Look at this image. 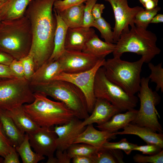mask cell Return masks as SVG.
<instances>
[{"mask_svg":"<svg viewBox=\"0 0 163 163\" xmlns=\"http://www.w3.org/2000/svg\"><path fill=\"white\" fill-rule=\"evenodd\" d=\"M55 0H32L24 14L31 25L32 42L29 53L34 57L35 71L48 60L53 50L56 21L52 11Z\"/></svg>","mask_w":163,"mask_h":163,"instance_id":"obj_1","label":"cell"},{"mask_svg":"<svg viewBox=\"0 0 163 163\" xmlns=\"http://www.w3.org/2000/svg\"><path fill=\"white\" fill-rule=\"evenodd\" d=\"M31 25L25 15L0 24V50L20 60L29 53L32 44Z\"/></svg>","mask_w":163,"mask_h":163,"instance_id":"obj_2","label":"cell"},{"mask_svg":"<svg viewBox=\"0 0 163 163\" xmlns=\"http://www.w3.org/2000/svg\"><path fill=\"white\" fill-rule=\"evenodd\" d=\"M34 95L33 101L23 106L39 126L52 128L67 123L76 117L73 112L63 103L52 101L39 92H34Z\"/></svg>","mask_w":163,"mask_h":163,"instance_id":"obj_3","label":"cell"},{"mask_svg":"<svg viewBox=\"0 0 163 163\" xmlns=\"http://www.w3.org/2000/svg\"><path fill=\"white\" fill-rule=\"evenodd\" d=\"M30 86L34 92L43 94L63 103L78 119L84 120L89 116L84 94L72 83L66 81L54 80L46 84Z\"/></svg>","mask_w":163,"mask_h":163,"instance_id":"obj_4","label":"cell"},{"mask_svg":"<svg viewBox=\"0 0 163 163\" xmlns=\"http://www.w3.org/2000/svg\"><path fill=\"white\" fill-rule=\"evenodd\" d=\"M157 40L155 33L135 26L121 34L113 53V57H120L124 53H133L141 55L144 62L148 63L161 52Z\"/></svg>","mask_w":163,"mask_h":163,"instance_id":"obj_5","label":"cell"},{"mask_svg":"<svg viewBox=\"0 0 163 163\" xmlns=\"http://www.w3.org/2000/svg\"><path fill=\"white\" fill-rule=\"evenodd\" d=\"M144 59L130 62L113 57L105 60L102 67L105 75L111 82L129 94L135 95L140 88L141 73Z\"/></svg>","mask_w":163,"mask_h":163,"instance_id":"obj_6","label":"cell"},{"mask_svg":"<svg viewBox=\"0 0 163 163\" xmlns=\"http://www.w3.org/2000/svg\"><path fill=\"white\" fill-rule=\"evenodd\" d=\"M94 93L96 98L105 99L117 108L121 112L134 109L138 98L110 81L102 66L97 70L94 78Z\"/></svg>","mask_w":163,"mask_h":163,"instance_id":"obj_7","label":"cell"},{"mask_svg":"<svg viewBox=\"0 0 163 163\" xmlns=\"http://www.w3.org/2000/svg\"><path fill=\"white\" fill-rule=\"evenodd\" d=\"M149 77L141 78L140 88L138 96L140 106L135 119L131 123L137 125L146 126L158 133H163V129L158 122L159 117L155 107L159 104L161 97L156 91L149 86Z\"/></svg>","mask_w":163,"mask_h":163,"instance_id":"obj_8","label":"cell"},{"mask_svg":"<svg viewBox=\"0 0 163 163\" xmlns=\"http://www.w3.org/2000/svg\"><path fill=\"white\" fill-rule=\"evenodd\" d=\"M34 92L25 78L0 79V109L10 110L32 103Z\"/></svg>","mask_w":163,"mask_h":163,"instance_id":"obj_9","label":"cell"},{"mask_svg":"<svg viewBox=\"0 0 163 163\" xmlns=\"http://www.w3.org/2000/svg\"><path fill=\"white\" fill-rule=\"evenodd\" d=\"M105 60V58L100 59L93 68L84 72L72 74L62 72L53 79L70 82L80 89L85 96L89 113L92 112L96 99L94 90L95 76L98 69L102 66Z\"/></svg>","mask_w":163,"mask_h":163,"instance_id":"obj_10","label":"cell"},{"mask_svg":"<svg viewBox=\"0 0 163 163\" xmlns=\"http://www.w3.org/2000/svg\"><path fill=\"white\" fill-rule=\"evenodd\" d=\"M110 4L115 20L113 29L114 43H116L123 33L129 30V26L135 27L134 21L137 14L144 9L139 6L129 7L128 0H104Z\"/></svg>","mask_w":163,"mask_h":163,"instance_id":"obj_11","label":"cell"},{"mask_svg":"<svg viewBox=\"0 0 163 163\" xmlns=\"http://www.w3.org/2000/svg\"><path fill=\"white\" fill-rule=\"evenodd\" d=\"M100 59L82 51L65 50L58 60L62 72L72 74L90 69Z\"/></svg>","mask_w":163,"mask_h":163,"instance_id":"obj_12","label":"cell"},{"mask_svg":"<svg viewBox=\"0 0 163 163\" xmlns=\"http://www.w3.org/2000/svg\"><path fill=\"white\" fill-rule=\"evenodd\" d=\"M51 128L39 127L28 133L29 142L34 151L39 155L47 156L48 159L54 157L57 149V136Z\"/></svg>","mask_w":163,"mask_h":163,"instance_id":"obj_13","label":"cell"},{"mask_svg":"<svg viewBox=\"0 0 163 163\" xmlns=\"http://www.w3.org/2000/svg\"><path fill=\"white\" fill-rule=\"evenodd\" d=\"M82 122L80 119L75 117L67 123L53 127L57 136V149L66 150L74 143L76 138L86 128V126H80Z\"/></svg>","mask_w":163,"mask_h":163,"instance_id":"obj_14","label":"cell"},{"mask_svg":"<svg viewBox=\"0 0 163 163\" xmlns=\"http://www.w3.org/2000/svg\"><path fill=\"white\" fill-rule=\"evenodd\" d=\"M117 108L107 101L96 98L91 114L82 121L80 126L84 127L94 123L101 125L109 120L114 114L120 113Z\"/></svg>","mask_w":163,"mask_h":163,"instance_id":"obj_15","label":"cell"},{"mask_svg":"<svg viewBox=\"0 0 163 163\" xmlns=\"http://www.w3.org/2000/svg\"><path fill=\"white\" fill-rule=\"evenodd\" d=\"M95 34L94 30L91 27H68L65 42V50L82 51L86 43Z\"/></svg>","mask_w":163,"mask_h":163,"instance_id":"obj_16","label":"cell"},{"mask_svg":"<svg viewBox=\"0 0 163 163\" xmlns=\"http://www.w3.org/2000/svg\"><path fill=\"white\" fill-rule=\"evenodd\" d=\"M116 136L114 133L97 130L91 124L86 126L84 130L76 138L74 143H84L100 149L108 139L115 138Z\"/></svg>","mask_w":163,"mask_h":163,"instance_id":"obj_17","label":"cell"},{"mask_svg":"<svg viewBox=\"0 0 163 163\" xmlns=\"http://www.w3.org/2000/svg\"><path fill=\"white\" fill-rule=\"evenodd\" d=\"M122 131L114 133L117 135L131 134L137 136L147 144H152L163 148V133H157L151 128L146 126H140L130 123L125 126Z\"/></svg>","mask_w":163,"mask_h":163,"instance_id":"obj_18","label":"cell"},{"mask_svg":"<svg viewBox=\"0 0 163 163\" xmlns=\"http://www.w3.org/2000/svg\"><path fill=\"white\" fill-rule=\"evenodd\" d=\"M62 72L58 59L47 61L35 71L28 81L30 86L46 84L53 80Z\"/></svg>","mask_w":163,"mask_h":163,"instance_id":"obj_19","label":"cell"},{"mask_svg":"<svg viewBox=\"0 0 163 163\" xmlns=\"http://www.w3.org/2000/svg\"><path fill=\"white\" fill-rule=\"evenodd\" d=\"M32 0H8L0 5V18L2 21H10L24 15Z\"/></svg>","mask_w":163,"mask_h":163,"instance_id":"obj_20","label":"cell"},{"mask_svg":"<svg viewBox=\"0 0 163 163\" xmlns=\"http://www.w3.org/2000/svg\"><path fill=\"white\" fill-rule=\"evenodd\" d=\"M0 121L3 131L12 145L15 147L20 145L25 134L20 130L4 110L0 109Z\"/></svg>","mask_w":163,"mask_h":163,"instance_id":"obj_21","label":"cell"},{"mask_svg":"<svg viewBox=\"0 0 163 163\" xmlns=\"http://www.w3.org/2000/svg\"><path fill=\"white\" fill-rule=\"evenodd\" d=\"M137 112L138 110L134 109L124 113H116L106 123L96 127L100 130L116 132L131 123L135 118Z\"/></svg>","mask_w":163,"mask_h":163,"instance_id":"obj_22","label":"cell"},{"mask_svg":"<svg viewBox=\"0 0 163 163\" xmlns=\"http://www.w3.org/2000/svg\"><path fill=\"white\" fill-rule=\"evenodd\" d=\"M5 111L18 128L24 133H31L40 127L27 113L23 105L11 110Z\"/></svg>","mask_w":163,"mask_h":163,"instance_id":"obj_23","label":"cell"},{"mask_svg":"<svg viewBox=\"0 0 163 163\" xmlns=\"http://www.w3.org/2000/svg\"><path fill=\"white\" fill-rule=\"evenodd\" d=\"M54 12L56 21L54 39V48L51 56L47 61L58 60L65 50V42L68 27L59 15L56 12Z\"/></svg>","mask_w":163,"mask_h":163,"instance_id":"obj_24","label":"cell"},{"mask_svg":"<svg viewBox=\"0 0 163 163\" xmlns=\"http://www.w3.org/2000/svg\"><path fill=\"white\" fill-rule=\"evenodd\" d=\"M115 46L116 44L103 41L95 34L86 43L82 51L103 59L113 53Z\"/></svg>","mask_w":163,"mask_h":163,"instance_id":"obj_25","label":"cell"},{"mask_svg":"<svg viewBox=\"0 0 163 163\" xmlns=\"http://www.w3.org/2000/svg\"><path fill=\"white\" fill-rule=\"evenodd\" d=\"M84 6L83 3L81 4L70 7L57 13L68 27H82Z\"/></svg>","mask_w":163,"mask_h":163,"instance_id":"obj_26","label":"cell"},{"mask_svg":"<svg viewBox=\"0 0 163 163\" xmlns=\"http://www.w3.org/2000/svg\"><path fill=\"white\" fill-rule=\"evenodd\" d=\"M93 163H123V155L121 150L102 148L91 156Z\"/></svg>","mask_w":163,"mask_h":163,"instance_id":"obj_27","label":"cell"},{"mask_svg":"<svg viewBox=\"0 0 163 163\" xmlns=\"http://www.w3.org/2000/svg\"><path fill=\"white\" fill-rule=\"evenodd\" d=\"M31 147L28 134L26 133L23 141L20 145L15 147L23 163H37L45 159L44 156L33 152Z\"/></svg>","mask_w":163,"mask_h":163,"instance_id":"obj_28","label":"cell"},{"mask_svg":"<svg viewBox=\"0 0 163 163\" xmlns=\"http://www.w3.org/2000/svg\"><path fill=\"white\" fill-rule=\"evenodd\" d=\"M99 149L85 143H75L72 144L67 151L72 158L78 156L91 157L97 153Z\"/></svg>","mask_w":163,"mask_h":163,"instance_id":"obj_29","label":"cell"},{"mask_svg":"<svg viewBox=\"0 0 163 163\" xmlns=\"http://www.w3.org/2000/svg\"><path fill=\"white\" fill-rule=\"evenodd\" d=\"M161 8L157 6L150 10L144 9L138 12L135 17V26L138 27L147 29L153 17L160 11Z\"/></svg>","mask_w":163,"mask_h":163,"instance_id":"obj_30","label":"cell"},{"mask_svg":"<svg viewBox=\"0 0 163 163\" xmlns=\"http://www.w3.org/2000/svg\"><path fill=\"white\" fill-rule=\"evenodd\" d=\"M91 27L96 28L100 31L101 37L107 43H113V32L110 24L102 17L95 20Z\"/></svg>","mask_w":163,"mask_h":163,"instance_id":"obj_31","label":"cell"},{"mask_svg":"<svg viewBox=\"0 0 163 163\" xmlns=\"http://www.w3.org/2000/svg\"><path fill=\"white\" fill-rule=\"evenodd\" d=\"M162 64V62L156 65L150 62L148 63V67L151 71V74L148 77L151 82L156 84V91L161 90L163 92V69Z\"/></svg>","mask_w":163,"mask_h":163,"instance_id":"obj_32","label":"cell"},{"mask_svg":"<svg viewBox=\"0 0 163 163\" xmlns=\"http://www.w3.org/2000/svg\"><path fill=\"white\" fill-rule=\"evenodd\" d=\"M137 145L129 142L126 139L123 138L117 142H111L107 141L102 145V148L108 149L122 150L127 155H129Z\"/></svg>","mask_w":163,"mask_h":163,"instance_id":"obj_33","label":"cell"},{"mask_svg":"<svg viewBox=\"0 0 163 163\" xmlns=\"http://www.w3.org/2000/svg\"><path fill=\"white\" fill-rule=\"evenodd\" d=\"M97 0H87L85 2L82 27H91L94 20L92 15V10Z\"/></svg>","mask_w":163,"mask_h":163,"instance_id":"obj_34","label":"cell"},{"mask_svg":"<svg viewBox=\"0 0 163 163\" xmlns=\"http://www.w3.org/2000/svg\"><path fill=\"white\" fill-rule=\"evenodd\" d=\"M134 161L137 163H163V150L158 153L150 156H145L137 154L133 156Z\"/></svg>","mask_w":163,"mask_h":163,"instance_id":"obj_35","label":"cell"},{"mask_svg":"<svg viewBox=\"0 0 163 163\" xmlns=\"http://www.w3.org/2000/svg\"><path fill=\"white\" fill-rule=\"evenodd\" d=\"M20 60L23 66L25 78L28 80L35 71L33 56L29 53Z\"/></svg>","mask_w":163,"mask_h":163,"instance_id":"obj_36","label":"cell"},{"mask_svg":"<svg viewBox=\"0 0 163 163\" xmlns=\"http://www.w3.org/2000/svg\"><path fill=\"white\" fill-rule=\"evenodd\" d=\"M87 0H55L53 10L58 13L70 7L83 3Z\"/></svg>","mask_w":163,"mask_h":163,"instance_id":"obj_37","label":"cell"},{"mask_svg":"<svg viewBox=\"0 0 163 163\" xmlns=\"http://www.w3.org/2000/svg\"><path fill=\"white\" fill-rule=\"evenodd\" d=\"M13 146L3 131L0 121V155L4 158L10 152Z\"/></svg>","mask_w":163,"mask_h":163,"instance_id":"obj_38","label":"cell"},{"mask_svg":"<svg viewBox=\"0 0 163 163\" xmlns=\"http://www.w3.org/2000/svg\"><path fill=\"white\" fill-rule=\"evenodd\" d=\"M162 149L158 145L152 144H147V145H143L139 146L137 145L134 148L133 150L140 152L143 154L152 155L158 153Z\"/></svg>","mask_w":163,"mask_h":163,"instance_id":"obj_39","label":"cell"},{"mask_svg":"<svg viewBox=\"0 0 163 163\" xmlns=\"http://www.w3.org/2000/svg\"><path fill=\"white\" fill-rule=\"evenodd\" d=\"M9 66L16 78H25L23 66L20 60L14 59Z\"/></svg>","mask_w":163,"mask_h":163,"instance_id":"obj_40","label":"cell"},{"mask_svg":"<svg viewBox=\"0 0 163 163\" xmlns=\"http://www.w3.org/2000/svg\"><path fill=\"white\" fill-rule=\"evenodd\" d=\"M18 154L15 147L13 146L10 152L4 158L3 163H19Z\"/></svg>","mask_w":163,"mask_h":163,"instance_id":"obj_41","label":"cell"},{"mask_svg":"<svg viewBox=\"0 0 163 163\" xmlns=\"http://www.w3.org/2000/svg\"><path fill=\"white\" fill-rule=\"evenodd\" d=\"M56 163H70L72 158L69 156L67 150L57 149L56 152Z\"/></svg>","mask_w":163,"mask_h":163,"instance_id":"obj_42","label":"cell"},{"mask_svg":"<svg viewBox=\"0 0 163 163\" xmlns=\"http://www.w3.org/2000/svg\"><path fill=\"white\" fill-rule=\"evenodd\" d=\"M16 78L11 70L9 66L0 64V78Z\"/></svg>","mask_w":163,"mask_h":163,"instance_id":"obj_43","label":"cell"},{"mask_svg":"<svg viewBox=\"0 0 163 163\" xmlns=\"http://www.w3.org/2000/svg\"><path fill=\"white\" fill-rule=\"evenodd\" d=\"M105 8L103 4L96 3L94 5L92 10V15L94 20L102 17V14Z\"/></svg>","mask_w":163,"mask_h":163,"instance_id":"obj_44","label":"cell"},{"mask_svg":"<svg viewBox=\"0 0 163 163\" xmlns=\"http://www.w3.org/2000/svg\"><path fill=\"white\" fill-rule=\"evenodd\" d=\"M14 59L9 54L0 50V64L9 66Z\"/></svg>","mask_w":163,"mask_h":163,"instance_id":"obj_45","label":"cell"},{"mask_svg":"<svg viewBox=\"0 0 163 163\" xmlns=\"http://www.w3.org/2000/svg\"><path fill=\"white\" fill-rule=\"evenodd\" d=\"M72 159L73 163H93L91 157L78 156L73 157Z\"/></svg>","mask_w":163,"mask_h":163,"instance_id":"obj_46","label":"cell"},{"mask_svg":"<svg viewBox=\"0 0 163 163\" xmlns=\"http://www.w3.org/2000/svg\"><path fill=\"white\" fill-rule=\"evenodd\" d=\"M158 0H150L146 3L144 7L146 10L153 9L158 6Z\"/></svg>","mask_w":163,"mask_h":163,"instance_id":"obj_47","label":"cell"},{"mask_svg":"<svg viewBox=\"0 0 163 163\" xmlns=\"http://www.w3.org/2000/svg\"><path fill=\"white\" fill-rule=\"evenodd\" d=\"M163 22V14H158L156 15L152 18L150 23L158 24Z\"/></svg>","mask_w":163,"mask_h":163,"instance_id":"obj_48","label":"cell"},{"mask_svg":"<svg viewBox=\"0 0 163 163\" xmlns=\"http://www.w3.org/2000/svg\"><path fill=\"white\" fill-rule=\"evenodd\" d=\"M140 2L144 6L145 4L150 0H139Z\"/></svg>","mask_w":163,"mask_h":163,"instance_id":"obj_49","label":"cell"},{"mask_svg":"<svg viewBox=\"0 0 163 163\" xmlns=\"http://www.w3.org/2000/svg\"><path fill=\"white\" fill-rule=\"evenodd\" d=\"M4 158L0 155V163H3Z\"/></svg>","mask_w":163,"mask_h":163,"instance_id":"obj_50","label":"cell"},{"mask_svg":"<svg viewBox=\"0 0 163 163\" xmlns=\"http://www.w3.org/2000/svg\"><path fill=\"white\" fill-rule=\"evenodd\" d=\"M8 0H0V2L2 3H3L6 2Z\"/></svg>","mask_w":163,"mask_h":163,"instance_id":"obj_51","label":"cell"},{"mask_svg":"<svg viewBox=\"0 0 163 163\" xmlns=\"http://www.w3.org/2000/svg\"><path fill=\"white\" fill-rule=\"evenodd\" d=\"M2 4L0 2V5Z\"/></svg>","mask_w":163,"mask_h":163,"instance_id":"obj_52","label":"cell"},{"mask_svg":"<svg viewBox=\"0 0 163 163\" xmlns=\"http://www.w3.org/2000/svg\"><path fill=\"white\" fill-rule=\"evenodd\" d=\"M1 21H1V19H0V24L1 23Z\"/></svg>","mask_w":163,"mask_h":163,"instance_id":"obj_53","label":"cell"},{"mask_svg":"<svg viewBox=\"0 0 163 163\" xmlns=\"http://www.w3.org/2000/svg\"><path fill=\"white\" fill-rule=\"evenodd\" d=\"M1 79V78H0V79Z\"/></svg>","mask_w":163,"mask_h":163,"instance_id":"obj_54","label":"cell"}]
</instances>
